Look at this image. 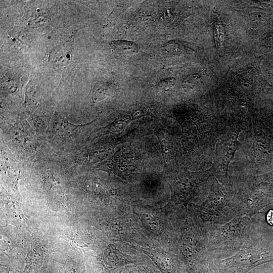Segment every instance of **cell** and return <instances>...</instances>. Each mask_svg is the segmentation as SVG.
I'll list each match as a JSON object with an SVG mask.
<instances>
[{"instance_id":"1","label":"cell","mask_w":273,"mask_h":273,"mask_svg":"<svg viewBox=\"0 0 273 273\" xmlns=\"http://www.w3.org/2000/svg\"><path fill=\"white\" fill-rule=\"evenodd\" d=\"M212 176L205 201L200 205L192 204L188 210V217L206 235L213 227L224 224L237 216L233 192Z\"/></svg>"},{"instance_id":"2","label":"cell","mask_w":273,"mask_h":273,"mask_svg":"<svg viewBox=\"0 0 273 273\" xmlns=\"http://www.w3.org/2000/svg\"><path fill=\"white\" fill-rule=\"evenodd\" d=\"M253 222L252 216L237 215L211 228L206 234L208 255L218 259L234 255L255 236Z\"/></svg>"},{"instance_id":"3","label":"cell","mask_w":273,"mask_h":273,"mask_svg":"<svg viewBox=\"0 0 273 273\" xmlns=\"http://www.w3.org/2000/svg\"><path fill=\"white\" fill-rule=\"evenodd\" d=\"M234 193L233 204L237 215L253 216L273 203V179H256L240 186Z\"/></svg>"},{"instance_id":"4","label":"cell","mask_w":273,"mask_h":273,"mask_svg":"<svg viewBox=\"0 0 273 273\" xmlns=\"http://www.w3.org/2000/svg\"><path fill=\"white\" fill-rule=\"evenodd\" d=\"M273 260V245L264 247L260 238L252 237L234 255L217 260L222 273H246L253 267Z\"/></svg>"},{"instance_id":"5","label":"cell","mask_w":273,"mask_h":273,"mask_svg":"<svg viewBox=\"0 0 273 273\" xmlns=\"http://www.w3.org/2000/svg\"><path fill=\"white\" fill-rule=\"evenodd\" d=\"M207 237L194 223L190 217L186 221L180 232L176 251L189 265L203 262L208 257Z\"/></svg>"},{"instance_id":"6","label":"cell","mask_w":273,"mask_h":273,"mask_svg":"<svg viewBox=\"0 0 273 273\" xmlns=\"http://www.w3.org/2000/svg\"><path fill=\"white\" fill-rule=\"evenodd\" d=\"M210 168L200 171H184L174 176L170 181L171 200L176 205L185 207L188 217V205L189 202L198 195L210 176Z\"/></svg>"},{"instance_id":"7","label":"cell","mask_w":273,"mask_h":273,"mask_svg":"<svg viewBox=\"0 0 273 273\" xmlns=\"http://www.w3.org/2000/svg\"><path fill=\"white\" fill-rule=\"evenodd\" d=\"M238 133H226L216 143L213 163L210 169L212 175L224 186L229 183V166L238 149Z\"/></svg>"},{"instance_id":"8","label":"cell","mask_w":273,"mask_h":273,"mask_svg":"<svg viewBox=\"0 0 273 273\" xmlns=\"http://www.w3.org/2000/svg\"><path fill=\"white\" fill-rule=\"evenodd\" d=\"M135 166V159L132 154L127 151L119 150L107 161L102 162L98 167L103 171L125 178L132 174Z\"/></svg>"},{"instance_id":"9","label":"cell","mask_w":273,"mask_h":273,"mask_svg":"<svg viewBox=\"0 0 273 273\" xmlns=\"http://www.w3.org/2000/svg\"><path fill=\"white\" fill-rule=\"evenodd\" d=\"M41 273H87V271L79 256L65 255L46 260Z\"/></svg>"},{"instance_id":"10","label":"cell","mask_w":273,"mask_h":273,"mask_svg":"<svg viewBox=\"0 0 273 273\" xmlns=\"http://www.w3.org/2000/svg\"><path fill=\"white\" fill-rule=\"evenodd\" d=\"M87 125H75L70 123L66 118L58 116L51 126V135L59 140L70 141L75 139L77 134Z\"/></svg>"},{"instance_id":"11","label":"cell","mask_w":273,"mask_h":273,"mask_svg":"<svg viewBox=\"0 0 273 273\" xmlns=\"http://www.w3.org/2000/svg\"><path fill=\"white\" fill-rule=\"evenodd\" d=\"M14 141L25 150H33L36 146L35 139L28 125L24 122L14 123L10 129Z\"/></svg>"},{"instance_id":"12","label":"cell","mask_w":273,"mask_h":273,"mask_svg":"<svg viewBox=\"0 0 273 273\" xmlns=\"http://www.w3.org/2000/svg\"><path fill=\"white\" fill-rule=\"evenodd\" d=\"M113 149V145L109 143H97L84 151L79 157V160L89 163L99 162L107 158Z\"/></svg>"},{"instance_id":"13","label":"cell","mask_w":273,"mask_h":273,"mask_svg":"<svg viewBox=\"0 0 273 273\" xmlns=\"http://www.w3.org/2000/svg\"><path fill=\"white\" fill-rule=\"evenodd\" d=\"M74 34L69 39L57 46L50 54L49 60L56 65H62L69 62L72 57Z\"/></svg>"},{"instance_id":"14","label":"cell","mask_w":273,"mask_h":273,"mask_svg":"<svg viewBox=\"0 0 273 273\" xmlns=\"http://www.w3.org/2000/svg\"><path fill=\"white\" fill-rule=\"evenodd\" d=\"M43 186L46 193L54 199L63 201L64 198L59 179L50 172L44 175Z\"/></svg>"},{"instance_id":"15","label":"cell","mask_w":273,"mask_h":273,"mask_svg":"<svg viewBox=\"0 0 273 273\" xmlns=\"http://www.w3.org/2000/svg\"><path fill=\"white\" fill-rule=\"evenodd\" d=\"M111 48L116 52L125 55H134L139 51L134 42L127 40H116L111 42Z\"/></svg>"},{"instance_id":"16","label":"cell","mask_w":273,"mask_h":273,"mask_svg":"<svg viewBox=\"0 0 273 273\" xmlns=\"http://www.w3.org/2000/svg\"><path fill=\"white\" fill-rule=\"evenodd\" d=\"M158 138L159 141L165 164L170 163L171 158V140L168 131L165 129H162L158 133Z\"/></svg>"},{"instance_id":"17","label":"cell","mask_w":273,"mask_h":273,"mask_svg":"<svg viewBox=\"0 0 273 273\" xmlns=\"http://www.w3.org/2000/svg\"><path fill=\"white\" fill-rule=\"evenodd\" d=\"M131 117L128 115H125L119 117L111 124L104 128V133L118 132L122 130L126 125L130 121Z\"/></svg>"},{"instance_id":"18","label":"cell","mask_w":273,"mask_h":273,"mask_svg":"<svg viewBox=\"0 0 273 273\" xmlns=\"http://www.w3.org/2000/svg\"><path fill=\"white\" fill-rule=\"evenodd\" d=\"M108 94V89L106 87L101 84L95 86L92 93V100L94 102H99L105 98Z\"/></svg>"},{"instance_id":"19","label":"cell","mask_w":273,"mask_h":273,"mask_svg":"<svg viewBox=\"0 0 273 273\" xmlns=\"http://www.w3.org/2000/svg\"><path fill=\"white\" fill-rule=\"evenodd\" d=\"M200 76L198 75H190L186 77L182 82L183 87L186 90L192 89L197 84Z\"/></svg>"},{"instance_id":"20","label":"cell","mask_w":273,"mask_h":273,"mask_svg":"<svg viewBox=\"0 0 273 273\" xmlns=\"http://www.w3.org/2000/svg\"><path fill=\"white\" fill-rule=\"evenodd\" d=\"M175 82L174 77H168L160 81L158 84V87L162 90H168L172 88Z\"/></svg>"},{"instance_id":"21","label":"cell","mask_w":273,"mask_h":273,"mask_svg":"<svg viewBox=\"0 0 273 273\" xmlns=\"http://www.w3.org/2000/svg\"><path fill=\"white\" fill-rule=\"evenodd\" d=\"M267 222L271 226H273V210H270L266 215Z\"/></svg>"},{"instance_id":"22","label":"cell","mask_w":273,"mask_h":273,"mask_svg":"<svg viewBox=\"0 0 273 273\" xmlns=\"http://www.w3.org/2000/svg\"><path fill=\"white\" fill-rule=\"evenodd\" d=\"M8 269H9V268L5 267V271H4L3 270V271H1V272H2V273H17V272H14V271L10 272V271H8Z\"/></svg>"}]
</instances>
